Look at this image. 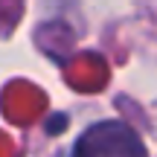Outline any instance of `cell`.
<instances>
[{
	"label": "cell",
	"mask_w": 157,
	"mask_h": 157,
	"mask_svg": "<svg viewBox=\"0 0 157 157\" xmlns=\"http://www.w3.org/2000/svg\"><path fill=\"white\" fill-rule=\"evenodd\" d=\"M76 157H146V148L125 122H99L84 131Z\"/></svg>",
	"instance_id": "cell-1"
}]
</instances>
